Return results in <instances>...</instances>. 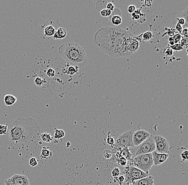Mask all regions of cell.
Masks as SVG:
<instances>
[{
	"label": "cell",
	"mask_w": 188,
	"mask_h": 185,
	"mask_svg": "<svg viewBox=\"0 0 188 185\" xmlns=\"http://www.w3.org/2000/svg\"><path fill=\"white\" fill-rule=\"evenodd\" d=\"M135 149L134 157L141 154L152 153L153 152L155 151V142L153 140L152 135H151L150 137L145 140L144 142L141 143L138 146L135 147Z\"/></svg>",
	"instance_id": "6"
},
{
	"label": "cell",
	"mask_w": 188,
	"mask_h": 185,
	"mask_svg": "<svg viewBox=\"0 0 188 185\" xmlns=\"http://www.w3.org/2000/svg\"><path fill=\"white\" fill-rule=\"evenodd\" d=\"M155 181L152 175H148L144 178L135 181L132 185H154Z\"/></svg>",
	"instance_id": "14"
},
{
	"label": "cell",
	"mask_w": 188,
	"mask_h": 185,
	"mask_svg": "<svg viewBox=\"0 0 188 185\" xmlns=\"http://www.w3.org/2000/svg\"><path fill=\"white\" fill-rule=\"evenodd\" d=\"M67 35V31L63 27H60L56 30L55 33L53 35V39L54 40L57 39H62L65 38Z\"/></svg>",
	"instance_id": "15"
},
{
	"label": "cell",
	"mask_w": 188,
	"mask_h": 185,
	"mask_svg": "<svg viewBox=\"0 0 188 185\" xmlns=\"http://www.w3.org/2000/svg\"><path fill=\"white\" fill-rule=\"evenodd\" d=\"M29 164L32 167H35L38 164L37 160L35 157H32L29 161Z\"/></svg>",
	"instance_id": "39"
},
{
	"label": "cell",
	"mask_w": 188,
	"mask_h": 185,
	"mask_svg": "<svg viewBox=\"0 0 188 185\" xmlns=\"http://www.w3.org/2000/svg\"><path fill=\"white\" fill-rule=\"evenodd\" d=\"M134 132V130H130L124 132L118 138L116 142V145L118 148L125 147H134L133 142V135Z\"/></svg>",
	"instance_id": "7"
},
{
	"label": "cell",
	"mask_w": 188,
	"mask_h": 185,
	"mask_svg": "<svg viewBox=\"0 0 188 185\" xmlns=\"http://www.w3.org/2000/svg\"><path fill=\"white\" fill-rule=\"evenodd\" d=\"M114 8H115L114 5V4L112 3V2H109L106 4V9L111 11L112 12L114 10Z\"/></svg>",
	"instance_id": "43"
},
{
	"label": "cell",
	"mask_w": 188,
	"mask_h": 185,
	"mask_svg": "<svg viewBox=\"0 0 188 185\" xmlns=\"http://www.w3.org/2000/svg\"><path fill=\"white\" fill-rule=\"evenodd\" d=\"M65 136V133L64 131L61 129H56L55 131L54 138L56 139H62Z\"/></svg>",
	"instance_id": "21"
},
{
	"label": "cell",
	"mask_w": 188,
	"mask_h": 185,
	"mask_svg": "<svg viewBox=\"0 0 188 185\" xmlns=\"http://www.w3.org/2000/svg\"><path fill=\"white\" fill-rule=\"evenodd\" d=\"M164 53L166 56H172L173 55V50L170 48V46H167L164 50Z\"/></svg>",
	"instance_id": "29"
},
{
	"label": "cell",
	"mask_w": 188,
	"mask_h": 185,
	"mask_svg": "<svg viewBox=\"0 0 188 185\" xmlns=\"http://www.w3.org/2000/svg\"><path fill=\"white\" fill-rule=\"evenodd\" d=\"M141 8L139 10H136L135 11L132 13V19L134 20H138L141 18Z\"/></svg>",
	"instance_id": "24"
},
{
	"label": "cell",
	"mask_w": 188,
	"mask_h": 185,
	"mask_svg": "<svg viewBox=\"0 0 188 185\" xmlns=\"http://www.w3.org/2000/svg\"><path fill=\"white\" fill-rule=\"evenodd\" d=\"M127 185H132L135 181L145 178L149 175L141 170L131 165H126L122 172Z\"/></svg>",
	"instance_id": "5"
},
{
	"label": "cell",
	"mask_w": 188,
	"mask_h": 185,
	"mask_svg": "<svg viewBox=\"0 0 188 185\" xmlns=\"http://www.w3.org/2000/svg\"><path fill=\"white\" fill-rule=\"evenodd\" d=\"M130 37L125 30L119 27H105L97 31L94 41L103 52L112 57H124L126 40Z\"/></svg>",
	"instance_id": "1"
},
{
	"label": "cell",
	"mask_w": 188,
	"mask_h": 185,
	"mask_svg": "<svg viewBox=\"0 0 188 185\" xmlns=\"http://www.w3.org/2000/svg\"><path fill=\"white\" fill-rule=\"evenodd\" d=\"M173 39L175 41V44H178V43H180V41L182 39V35L181 34H175V35L173 37Z\"/></svg>",
	"instance_id": "37"
},
{
	"label": "cell",
	"mask_w": 188,
	"mask_h": 185,
	"mask_svg": "<svg viewBox=\"0 0 188 185\" xmlns=\"http://www.w3.org/2000/svg\"><path fill=\"white\" fill-rule=\"evenodd\" d=\"M150 136L151 135L148 131L143 130H139L134 131L133 135V142L134 147L139 145Z\"/></svg>",
	"instance_id": "10"
},
{
	"label": "cell",
	"mask_w": 188,
	"mask_h": 185,
	"mask_svg": "<svg viewBox=\"0 0 188 185\" xmlns=\"http://www.w3.org/2000/svg\"><path fill=\"white\" fill-rule=\"evenodd\" d=\"M118 151L117 153V157L118 159L119 157H122L125 158L128 161H131L132 159V156L133 154L130 152V149L128 147H125L123 148H118Z\"/></svg>",
	"instance_id": "13"
},
{
	"label": "cell",
	"mask_w": 188,
	"mask_h": 185,
	"mask_svg": "<svg viewBox=\"0 0 188 185\" xmlns=\"http://www.w3.org/2000/svg\"><path fill=\"white\" fill-rule=\"evenodd\" d=\"M180 44L182 46H183L184 48L185 47L186 48H187V46H188V38L182 35V39L181 41H180Z\"/></svg>",
	"instance_id": "35"
},
{
	"label": "cell",
	"mask_w": 188,
	"mask_h": 185,
	"mask_svg": "<svg viewBox=\"0 0 188 185\" xmlns=\"http://www.w3.org/2000/svg\"><path fill=\"white\" fill-rule=\"evenodd\" d=\"M152 155L153 161V165L155 166L164 163L168 159L169 157L168 154L158 153L156 152L155 151L152 153Z\"/></svg>",
	"instance_id": "12"
},
{
	"label": "cell",
	"mask_w": 188,
	"mask_h": 185,
	"mask_svg": "<svg viewBox=\"0 0 188 185\" xmlns=\"http://www.w3.org/2000/svg\"><path fill=\"white\" fill-rule=\"evenodd\" d=\"M106 142L109 145L113 146L115 144V140L113 137H108L106 139Z\"/></svg>",
	"instance_id": "40"
},
{
	"label": "cell",
	"mask_w": 188,
	"mask_h": 185,
	"mask_svg": "<svg viewBox=\"0 0 188 185\" xmlns=\"http://www.w3.org/2000/svg\"><path fill=\"white\" fill-rule=\"evenodd\" d=\"M45 83V80L41 78L40 77H37L36 79L34 80V83L37 86H42Z\"/></svg>",
	"instance_id": "28"
},
{
	"label": "cell",
	"mask_w": 188,
	"mask_h": 185,
	"mask_svg": "<svg viewBox=\"0 0 188 185\" xmlns=\"http://www.w3.org/2000/svg\"><path fill=\"white\" fill-rule=\"evenodd\" d=\"M78 68L77 67H75V66H70L67 69V74H69L70 76L73 75L74 74H75L76 73H77L78 72Z\"/></svg>",
	"instance_id": "22"
},
{
	"label": "cell",
	"mask_w": 188,
	"mask_h": 185,
	"mask_svg": "<svg viewBox=\"0 0 188 185\" xmlns=\"http://www.w3.org/2000/svg\"><path fill=\"white\" fill-rule=\"evenodd\" d=\"M125 180V178L124 175H120L119 177H114L113 182L116 184H118L119 185H122V184H123Z\"/></svg>",
	"instance_id": "23"
},
{
	"label": "cell",
	"mask_w": 188,
	"mask_h": 185,
	"mask_svg": "<svg viewBox=\"0 0 188 185\" xmlns=\"http://www.w3.org/2000/svg\"><path fill=\"white\" fill-rule=\"evenodd\" d=\"M40 132V126L35 119L20 117L11 123L8 139L13 147L24 148L39 139Z\"/></svg>",
	"instance_id": "2"
},
{
	"label": "cell",
	"mask_w": 188,
	"mask_h": 185,
	"mask_svg": "<svg viewBox=\"0 0 188 185\" xmlns=\"http://www.w3.org/2000/svg\"><path fill=\"white\" fill-rule=\"evenodd\" d=\"M111 23L115 26H119L122 23V19L121 17L119 15H114L111 17Z\"/></svg>",
	"instance_id": "19"
},
{
	"label": "cell",
	"mask_w": 188,
	"mask_h": 185,
	"mask_svg": "<svg viewBox=\"0 0 188 185\" xmlns=\"http://www.w3.org/2000/svg\"><path fill=\"white\" fill-rule=\"evenodd\" d=\"M178 18H182L188 21V8L186 9L180 13L178 16Z\"/></svg>",
	"instance_id": "33"
},
{
	"label": "cell",
	"mask_w": 188,
	"mask_h": 185,
	"mask_svg": "<svg viewBox=\"0 0 188 185\" xmlns=\"http://www.w3.org/2000/svg\"><path fill=\"white\" fill-rule=\"evenodd\" d=\"M168 41H169V44L170 46H173V45L175 44V41H174V40L173 39V37H169V38L168 39Z\"/></svg>",
	"instance_id": "46"
},
{
	"label": "cell",
	"mask_w": 188,
	"mask_h": 185,
	"mask_svg": "<svg viewBox=\"0 0 188 185\" xmlns=\"http://www.w3.org/2000/svg\"><path fill=\"white\" fill-rule=\"evenodd\" d=\"M55 70L52 68H49L46 70V75L49 77H53L55 76Z\"/></svg>",
	"instance_id": "36"
},
{
	"label": "cell",
	"mask_w": 188,
	"mask_h": 185,
	"mask_svg": "<svg viewBox=\"0 0 188 185\" xmlns=\"http://www.w3.org/2000/svg\"><path fill=\"white\" fill-rule=\"evenodd\" d=\"M58 51L66 62L71 66L81 68L87 62L85 50L78 43H64L58 48Z\"/></svg>",
	"instance_id": "3"
},
{
	"label": "cell",
	"mask_w": 188,
	"mask_h": 185,
	"mask_svg": "<svg viewBox=\"0 0 188 185\" xmlns=\"http://www.w3.org/2000/svg\"><path fill=\"white\" fill-rule=\"evenodd\" d=\"M130 162L133 166L149 175V172L153 165L152 153L136 156Z\"/></svg>",
	"instance_id": "4"
},
{
	"label": "cell",
	"mask_w": 188,
	"mask_h": 185,
	"mask_svg": "<svg viewBox=\"0 0 188 185\" xmlns=\"http://www.w3.org/2000/svg\"><path fill=\"white\" fill-rule=\"evenodd\" d=\"M181 157L182 159L184 160L187 161L188 158V152L187 150H183L181 154Z\"/></svg>",
	"instance_id": "41"
},
{
	"label": "cell",
	"mask_w": 188,
	"mask_h": 185,
	"mask_svg": "<svg viewBox=\"0 0 188 185\" xmlns=\"http://www.w3.org/2000/svg\"><path fill=\"white\" fill-rule=\"evenodd\" d=\"M8 124H0V135H6L8 130Z\"/></svg>",
	"instance_id": "26"
},
{
	"label": "cell",
	"mask_w": 188,
	"mask_h": 185,
	"mask_svg": "<svg viewBox=\"0 0 188 185\" xmlns=\"http://www.w3.org/2000/svg\"><path fill=\"white\" fill-rule=\"evenodd\" d=\"M56 30L53 25L46 26L44 30V35L45 37H52L55 33Z\"/></svg>",
	"instance_id": "18"
},
{
	"label": "cell",
	"mask_w": 188,
	"mask_h": 185,
	"mask_svg": "<svg viewBox=\"0 0 188 185\" xmlns=\"http://www.w3.org/2000/svg\"><path fill=\"white\" fill-rule=\"evenodd\" d=\"M170 48L173 50H175V51H182V50L184 49V48H185L183 46H182L181 45L180 43L175 44L174 45H173L172 46H170Z\"/></svg>",
	"instance_id": "30"
},
{
	"label": "cell",
	"mask_w": 188,
	"mask_h": 185,
	"mask_svg": "<svg viewBox=\"0 0 188 185\" xmlns=\"http://www.w3.org/2000/svg\"><path fill=\"white\" fill-rule=\"evenodd\" d=\"M112 12L107 9H104L100 11V14L103 17H110L112 14Z\"/></svg>",
	"instance_id": "25"
},
{
	"label": "cell",
	"mask_w": 188,
	"mask_h": 185,
	"mask_svg": "<svg viewBox=\"0 0 188 185\" xmlns=\"http://www.w3.org/2000/svg\"><path fill=\"white\" fill-rule=\"evenodd\" d=\"M8 179L13 185H30V181L26 175H14Z\"/></svg>",
	"instance_id": "11"
},
{
	"label": "cell",
	"mask_w": 188,
	"mask_h": 185,
	"mask_svg": "<svg viewBox=\"0 0 188 185\" xmlns=\"http://www.w3.org/2000/svg\"><path fill=\"white\" fill-rule=\"evenodd\" d=\"M4 184L5 185H13V184H12L11 182H9L8 179H7L4 181Z\"/></svg>",
	"instance_id": "47"
},
{
	"label": "cell",
	"mask_w": 188,
	"mask_h": 185,
	"mask_svg": "<svg viewBox=\"0 0 188 185\" xmlns=\"http://www.w3.org/2000/svg\"><path fill=\"white\" fill-rule=\"evenodd\" d=\"M141 42L134 37H130L126 41L124 48V57L130 56L139 49Z\"/></svg>",
	"instance_id": "9"
},
{
	"label": "cell",
	"mask_w": 188,
	"mask_h": 185,
	"mask_svg": "<svg viewBox=\"0 0 188 185\" xmlns=\"http://www.w3.org/2000/svg\"><path fill=\"white\" fill-rule=\"evenodd\" d=\"M40 137L43 142L49 143L53 141V137H51L50 134L48 133H46V132H44L42 134H41L40 135Z\"/></svg>",
	"instance_id": "20"
},
{
	"label": "cell",
	"mask_w": 188,
	"mask_h": 185,
	"mask_svg": "<svg viewBox=\"0 0 188 185\" xmlns=\"http://www.w3.org/2000/svg\"><path fill=\"white\" fill-rule=\"evenodd\" d=\"M111 174H112V177L113 178L119 177V175H121L120 170L118 168H115L114 169L112 170Z\"/></svg>",
	"instance_id": "34"
},
{
	"label": "cell",
	"mask_w": 188,
	"mask_h": 185,
	"mask_svg": "<svg viewBox=\"0 0 188 185\" xmlns=\"http://www.w3.org/2000/svg\"><path fill=\"white\" fill-rule=\"evenodd\" d=\"M165 30H166V32H165L164 34H167L168 36H169V37H173L174 35L175 34V30L174 28L173 27H172V28H165Z\"/></svg>",
	"instance_id": "27"
},
{
	"label": "cell",
	"mask_w": 188,
	"mask_h": 185,
	"mask_svg": "<svg viewBox=\"0 0 188 185\" xmlns=\"http://www.w3.org/2000/svg\"><path fill=\"white\" fill-rule=\"evenodd\" d=\"M17 98L10 94L6 95L4 97V103L7 106H11L16 103Z\"/></svg>",
	"instance_id": "16"
},
{
	"label": "cell",
	"mask_w": 188,
	"mask_h": 185,
	"mask_svg": "<svg viewBox=\"0 0 188 185\" xmlns=\"http://www.w3.org/2000/svg\"><path fill=\"white\" fill-rule=\"evenodd\" d=\"M118 159V164L119 165L122 166H123L125 167L126 165H127V162H128V161L124 157H119Z\"/></svg>",
	"instance_id": "31"
},
{
	"label": "cell",
	"mask_w": 188,
	"mask_h": 185,
	"mask_svg": "<svg viewBox=\"0 0 188 185\" xmlns=\"http://www.w3.org/2000/svg\"><path fill=\"white\" fill-rule=\"evenodd\" d=\"M137 10L136 9V7H135V6L134 5H130L128 7V12L129 13H134L136 10Z\"/></svg>",
	"instance_id": "42"
},
{
	"label": "cell",
	"mask_w": 188,
	"mask_h": 185,
	"mask_svg": "<svg viewBox=\"0 0 188 185\" xmlns=\"http://www.w3.org/2000/svg\"><path fill=\"white\" fill-rule=\"evenodd\" d=\"M103 156H104V158H105V159H111L112 157V152L110 150L107 149L103 153Z\"/></svg>",
	"instance_id": "38"
},
{
	"label": "cell",
	"mask_w": 188,
	"mask_h": 185,
	"mask_svg": "<svg viewBox=\"0 0 188 185\" xmlns=\"http://www.w3.org/2000/svg\"><path fill=\"white\" fill-rule=\"evenodd\" d=\"M182 36L187 37L188 38V28H185L184 29H183L182 30Z\"/></svg>",
	"instance_id": "45"
},
{
	"label": "cell",
	"mask_w": 188,
	"mask_h": 185,
	"mask_svg": "<svg viewBox=\"0 0 188 185\" xmlns=\"http://www.w3.org/2000/svg\"><path fill=\"white\" fill-rule=\"evenodd\" d=\"M53 155V153L50 150L49 147H43L41 152L40 157L43 159H50Z\"/></svg>",
	"instance_id": "17"
},
{
	"label": "cell",
	"mask_w": 188,
	"mask_h": 185,
	"mask_svg": "<svg viewBox=\"0 0 188 185\" xmlns=\"http://www.w3.org/2000/svg\"><path fill=\"white\" fill-rule=\"evenodd\" d=\"M176 20H178V23L181 25L182 26L185 25V28H188V21L182 18H177Z\"/></svg>",
	"instance_id": "32"
},
{
	"label": "cell",
	"mask_w": 188,
	"mask_h": 185,
	"mask_svg": "<svg viewBox=\"0 0 188 185\" xmlns=\"http://www.w3.org/2000/svg\"><path fill=\"white\" fill-rule=\"evenodd\" d=\"M175 30L179 33V34L181 33L182 30H183V28H182V26L181 25H180L179 23H176L175 26Z\"/></svg>",
	"instance_id": "44"
},
{
	"label": "cell",
	"mask_w": 188,
	"mask_h": 185,
	"mask_svg": "<svg viewBox=\"0 0 188 185\" xmlns=\"http://www.w3.org/2000/svg\"><path fill=\"white\" fill-rule=\"evenodd\" d=\"M155 142V151L158 153L168 154L170 150V147L168 140L160 135L152 136Z\"/></svg>",
	"instance_id": "8"
}]
</instances>
